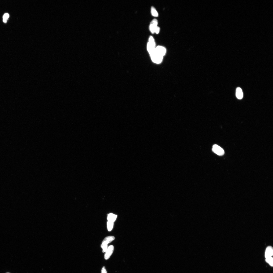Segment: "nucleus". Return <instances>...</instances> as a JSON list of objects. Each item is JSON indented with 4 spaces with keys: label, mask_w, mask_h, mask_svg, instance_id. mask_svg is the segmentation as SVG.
I'll return each mask as SVG.
<instances>
[{
    "label": "nucleus",
    "mask_w": 273,
    "mask_h": 273,
    "mask_svg": "<svg viewBox=\"0 0 273 273\" xmlns=\"http://www.w3.org/2000/svg\"><path fill=\"white\" fill-rule=\"evenodd\" d=\"M115 239V238L113 236H110L107 237L103 240L102 242V243L108 245V244L113 241Z\"/></svg>",
    "instance_id": "7"
},
{
    "label": "nucleus",
    "mask_w": 273,
    "mask_h": 273,
    "mask_svg": "<svg viewBox=\"0 0 273 273\" xmlns=\"http://www.w3.org/2000/svg\"><path fill=\"white\" fill-rule=\"evenodd\" d=\"M212 151L214 153L218 156H222L225 153L223 149L217 144H215L213 146Z\"/></svg>",
    "instance_id": "2"
},
{
    "label": "nucleus",
    "mask_w": 273,
    "mask_h": 273,
    "mask_svg": "<svg viewBox=\"0 0 273 273\" xmlns=\"http://www.w3.org/2000/svg\"><path fill=\"white\" fill-rule=\"evenodd\" d=\"M151 12L152 15L153 16L156 17L158 16V13L154 7H152L151 9Z\"/></svg>",
    "instance_id": "11"
},
{
    "label": "nucleus",
    "mask_w": 273,
    "mask_h": 273,
    "mask_svg": "<svg viewBox=\"0 0 273 273\" xmlns=\"http://www.w3.org/2000/svg\"><path fill=\"white\" fill-rule=\"evenodd\" d=\"M101 273H107L106 269L104 267H103L102 269Z\"/></svg>",
    "instance_id": "19"
},
{
    "label": "nucleus",
    "mask_w": 273,
    "mask_h": 273,
    "mask_svg": "<svg viewBox=\"0 0 273 273\" xmlns=\"http://www.w3.org/2000/svg\"><path fill=\"white\" fill-rule=\"evenodd\" d=\"M114 247L113 245H110L108 247L106 251L105 252L104 258L105 260H107L110 258L114 251Z\"/></svg>",
    "instance_id": "3"
},
{
    "label": "nucleus",
    "mask_w": 273,
    "mask_h": 273,
    "mask_svg": "<svg viewBox=\"0 0 273 273\" xmlns=\"http://www.w3.org/2000/svg\"><path fill=\"white\" fill-rule=\"evenodd\" d=\"M265 260L266 262L270 265L271 266L273 267V259L272 257L266 258Z\"/></svg>",
    "instance_id": "14"
},
{
    "label": "nucleus",
    "mask_w": 273,
    "mask_h": 273,
    "mask_svg": "<svg viewBox=\"0 0 273 273\" xmlns=\"http://www.w3.org/2000/svg\"><path fill=\"white\" fill-rule=\"evenodd\" d=\"M150 56L151 59L153 62L159 64L162 62L163 56L159 55L156 52L151 55Z\"/></svg>",
    "instance_id": "1"
},
{
    "label": "nucleus",
    "mask_w": 273,
    "mask_h": 273,
    "mask_svg": "<svg viewBox=\"0 0 273 273\" xmlns=\"http://www.w3.org/2000/svg\"></svg>",
    "instance_id": "21"
},
{
    "label": "nucleus",
    "mask_w": 273,
    "mask_h": 273,
    "mask_svg": "<svg viewBox=\"0 0 273 273\" xmlns=\"http://www.w3.org/2000/svg\"><path fill=\"white\" fill-rule=\"evenodd\" d=\"M236 96L239 100L242 99L243 97V93L242 89L240 87L236 89Z\"/></svg>",
    "instance_id": "6"
},
{
    "label": "nucleus",
    "mask_w": 273,
    "mask_h": 273,
    "mask_svg": "<svg viewBox=\"0 0 273 273\" xmlns=\"http://www.w3.org/2000/svg\"><path fill=\"white\" fill-rule=\"evenodd\" d=\"M156 52L159 55L163 56L166 54V50L165 47L161 46H159L156 47L155 48Z\"/></svg>",
    "instance_id": "4"
},
{
    "label": "nucleus",
    "mask_w": 273,
    "mask_h": 273,
    "mask_svg": "<svg viewBox=\"0 0 273 273\" xmlns=\"http://www.w3.org/2000/svg\"><path fill=\"white\" fill-rule=\"evenodd\" d=\"M9 17V15L8 13H6L4 14V15L3 18V19L7 20Z\"/></svg>",
    "instance_id": "17"
},
{
    "label": "nucleus",
    "mask_w": 273,
    "mask_h": 273,
    "mask_svg": "<svg viewBox=\"0 0 273 273\" xmlns=\"http://www.w3.org/2000/svg\"><path fill=\"white\" fill-rule=\"evenodd\" d=\"M155 48V47L152 46L148 42V43L147 45V49L150 55L156 52Z\"/></svg>",
    "instance_id": "8"
},
{
    "label": "nucleus",
    "mask_w": 273,
    "mask_h": 273,
    "mask_svg": "<svg viewBox=\"0 0 273 273\" xmlns=\"http://www.w3.org/2000/svg\"><path fill=\"white\" fill-rule=\"evenodd\" d=\"M148 42L152 46L155 47L156 43L154 39L152 36H151L149 39Z\"/></svg>",
    "instance_id": "13"
},
{
    "label": "nucleus",
    "mask_w": 273,
    "mask_h": 273,
    "mask_svg": "<svg viewBox=\"0 0 273 273\" xmlns=\"http://www.w3.org/2000/svg\"><path fill=\"white\" fill-rule=\"evenodd\" d=\"M117 217V215L112 213H110L108 215L107 219L108 221L114 223Z\"/></svg>",
    "instance_id": "9"
},
{
    "label": "nucleus",
    "mask_w": 273,
    "mask_h": 273,
    "mask_svg": "<svg viewBox=\"0 0 273 273\" xmlns=\"http://www.w3.org/2000/svg\"><path fill=\"white\" fill-rule=\"evenodd\" d=\"M108 245L102 243L101 245V247L103 249V252H105L106 251L108 248Z\"/></svg>",
    "instance_id": "15"
},
{
    "label": "nucleus",
    "mask_w": 273,
    "mask_h": 273,
    "mask_svg": "<svg viewBox=\"0 0 273 273\" xmlns=\"http://www.w3.org/2000/svg\"><path fill=\"white\" fill-rule=\"evenodd\" d=\"M160 30V28L158 26L156 28L155 33L156 34H158L159 33Z\"/></svg>",
    "instance_id": "18"
},
{
    "label": "nucleus",
    "mask_w": 273,
    "mask_h": 273,
    "mask_svg": "<svg viewBox=\"0 0 273 273\" xmlns=\"http://www.w3.org/2000/svg\"><path fill=\"white\" fill-rule=\"evenodd\" d=\"M3 21L4 22V23H6L7 21V20L5 19H3Z\"/></svg>",
    "instance_id": "20"
},
{
    "label": "nucleus",
    "mask_w": 273,
    "mask_h": 273,
    "mask_svg": "<svg viewBox=\"0 0 273 273\" xmlns=\"http://www.w3.org/2000/svg\"><path fill=\"white\" fill-rule=\"evenodd\" d=\"M107 228L108 231H111L112 230L113 227L114 223L110 221H108L107 223Z\"/></svg>",
    "instance_id": "12"
},
{
    "label": "nucleus",
    "mask_w": 273,
    "mask_h": 273,
    "mask_svg": "<svg viewBox=\"0 0 273 273\" xmlns=\"http://www.w3.org/2000/svg\"><path fill=\"white\" fill-rule=\"evenodd\" d=\"M157 26V25L150 23V26H149V29H150V30L152 33L153 34L155 33L156 28Z\"/></svg>",
    "instance_id": "10"
},
{
    "label": "nucleus",
    "mask_w": 273,
    "mask_h": 273,
    "mask_svg": "<svg viewBox=\"0 0 273 273\" xmlns=\"http://www.w3.org/2000/svg\"><path fill=\"white\" fill-rule=\"evenodd\" d=\"M151 23L153 24H154V25H157V26H158V20H156V19H154L153 20H152V21L151 22Z\"/></svg>",
    "instance_id": "16"
},
{
    "label": "nucleus",
    "mask_w": 273,
    "mask_h": 273,
    "mask_svg": "<svg viewBox=\"0 0 273 273\" xmlns=\"http://www.w3.org/2000/svg\"><path fill=\"white\" fill-rule=\"evenodd\" d=\"M273 255V249L271 246H269L267 247L266 249L265 256L266 258L272 257Z\"/></svg>",
    "instance_id": "5"
}]
</instances>
